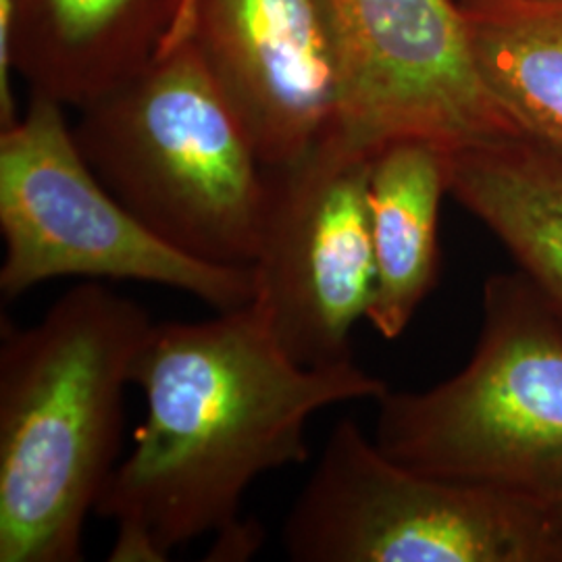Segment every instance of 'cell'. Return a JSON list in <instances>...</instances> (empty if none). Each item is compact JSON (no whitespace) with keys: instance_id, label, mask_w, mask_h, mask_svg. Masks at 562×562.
<instances>
[{"instance_id":"obj_14","label":"cell","mask_w":562,"mask_h":562,"mask_svg":"<svg viewBox=\"0 0 562 562\" xmlns=\"http://www.w3.org/2000/svg\"><path fill=\"white\" fill-rule=\"evenodd\" d=\"M490 2H498V0H454V4L461 9V11H469V9H477L483 4H490Z\"/></svg>"},{"instance_id":"obj_5","label":"cell","mask_w":562,"mask_h":562,"mask_svg":"<svg viewBox=\"0 0 562 562\" xmlns=\"http://www.w3.org/2000/svg\"><path fill=\"white\" fill-rule=\"evenodd\" d=\"M281 543L296 562H562V510L408 469L341 419Z\"/></svg>"},{"instance_id":"obj_9","label":"cell","mask_w":562,"mask_h":562,"mask_svg":"<svg viewBox=\"0 0 562 562\" xmlns=\"http://www.w3.org/2000/svg\"><path fill=\"white\" fill-rule=\"evenodd\" d=\"M169 38L192 44L267 169L336 134L340 63L319 0H183Z\"/></svg>"},{"instance_id":"obj_11","label":"cell","mask_w":562,"mask_h":562,"mask_svg":"<svg viewBox=\"0 0 562 562\" xmlns=\"http://www.w3.org/2000/svg\"><path fill=\"white\" fill-rule=\"evenodd\" d=\"M448 194V153L429 142H394L369 165L367 206L375 259L367 322L396 340L438 280V217Z\"/></svg>"},{"instance_id":"obj_7","label":"cell","mask_w":562,"mask_h":562,"mask_svg":"<svg viewBox=\"0 0 562 562\" xmlns=\"http://www.w3.org/2000/svg\"><path fill=\"white\" fill-rule=\"evenodd\" d=\"M340 63L334 134L373 159L394 142L446 153L522 138L485 86L454 0H319Z\"/></svg>"},{"instance_id":"obj_6","label":"cell","mask_w":562,"mask_h":562,"mask_svg":"<svg viewBox=\"0 0 562 562\" xmlns=\"http://www.w3.org/2000/svg\"><path fill=\"white\" fill-rule=\"evenodd\" d=\"M65 109L30 97L0 130V292L18 299L63 278L140 281L217 311L255 301L252 267L199 261L162 241L94 176Z\"/></svg>"},{"instance_id":"obj_2","label":"cell","mask_w":562,"mask_h":562,"mask_svg":"<svg viewBox=\"0 0 562 562\" xmlns=\"http://www.w3.org/2000/svg\"><path fill=\"white\" fill-rule=\"evenodd\" d=\"M153 323L99 281L65 292L34 325L2 322L0 562L81 561Z\"/></svg>"},{"instance_id":"obj_13","label":"cell","mask_w":562,"mask_h":562,"mask_svg":"<svg viewBox=\"0 0 562 562\" xmlns=\"http://www.w3.org/2000/svg\"><path fill=\"white\" fill-rule=\"evenodd\" d=\"M490 92L531 140L562 153V0L461 11Z\"/></svg>"},{"instance_id":"obj_12","label":"cell","mask_w":562,"mask_h":562,"mask_svg":"<svg viewBox=\"0 0 562 562\" xmlns=\"http://www.w3.org/2000/svg\"><path fill=\"white\" fill-rule=\"evenodd\" d=\"M448 194L562 313V153L527 136L452 150Z\"/></svg>"},{"instance_id":"obj_8","label":"cell","mask_w":562,"mask_h":562,"mask_svg":"<svg viewBox=\"0 0 562 562\" xmlns=\"http://www.w3.org/2000/svg\"><path fill=\"white\" fill-rule=\"evenodd\" d=\"M369 165L331 136L296 167L271 171L252 304L304 367L352 361V327L367 319L375 283Z\"/></svg>"},{"instance_id":"obj_4","label":"cell","mask_w":562,"mask_h":562,"mask_svg":"<svg viewBox=\"0 0 562 562\" xmlns=\"http://www.w3.org/2000/svg\"><path fill=\"white\" fill-rule=\"evenodd\" d=\"M378 404L373 440L392 461L562 510V313L521 271L485 281L462 371Z\"/></svg>"},{"instance_id":"obj_1","label":"cell","mask_w":562,"mask_h":562,"mask_svg":"<svg viewBox=\"0 0 562 562\" xmlns=\"http://www.w3.org/2000/svg\"><path fill=\"white\" fill-rule=\"evenodd\" d=\"M134 385L146 417L97 508L115 525L111 562L169 561L209 533L222 561L248 559L261 543L240 521L250 485L308 459L317 413L390 392L355 359L299 364L252 302L201 322L153 323Z\"/></svg>"},{"instance_id":"obj_10","label":"cell","mask_w":562,"mask_h":562,"mask_svg":"<svg viewBox=\"0 0 562 562\" xmlns=\"http://www.w3.org/2000/svg\"><path fill=\"white\" fill-rule=\"evenodd\" d=\"M15 71L30 97L83 109L138 74L183 0H9Z\"/></svg>"},{"instance_id":"obj_3","label":"cell","mask_w":562,"mask_h":562,"mask_svg":"<svg viewBox=\"0 0 562 562\" xmlns=\"http://www.w3.org/2000/svg\"><path fill=\"white\" fill-rule=\"evenodd\" d=\"M71 132L102 186L162 241L213 265L257 261L273 173L186 38L80 109Z\"/></svg>"}]
</instances>
